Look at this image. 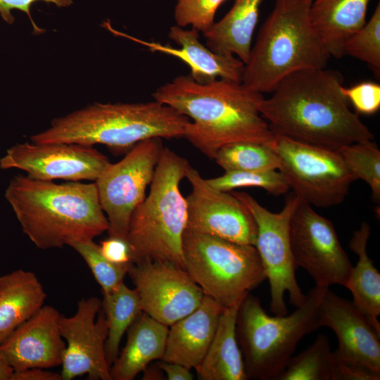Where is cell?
Masks as SVG:
<instances>
[{
    "mask_svg": "<svg viewBox=\"0 0 380 380\" xmlns=\"http://www.w3.org/2000/svg\"><path fill=\"white\" fill-rule=\"evenodd\" d=\"M336 70L308 68L293 72L260 105V113L274 134L338 151L374 139L357 113L351 111Z\"/></svg>",
    "mask_w": 380,
    "mask_h": 380,
    "instance_id": "obj_1",
    "label": "cell"
},
{
    "mask_svg": "<svg viewBox=\"0 0 380 380\" xmlns=\"http://www.w3.org/2000/svg\"><path fill=\"white\" fill-rule=\"evenodd\" d=\"M154 100L191 118L184 138L207 157L237 141L270 145L274 134L260 113L264 97L243 84L227 79L208 83L179 75L158 87Z\"/></svg>",
    "mask_w": 380,
    "mask_h": 380,
    "instance_id": "obj_2",
    "label": "cell"
},
{
    "mask_svg": "<svg viewBox=\"0 0 380 380\" xmlns=\"http://www.w3.org/2000/svg\"><path fill=\"white\" fill-rule=\"evenodd\" d=\"M22 230L42 250L94 240L108 230L96 183L14 176L5 191Z\"/></svg>",
    "mask_w": 380,
    "mask_h": 380,
    "instance_id": "obj_3",
    "label": "cell"
},
{
    "mask_svg": "<svg viewBox=\"0 0 380 380\" xmlns=\"http://www.w3.org/2000/svg\"><path fill=\"white\" fill-rule=\"evenodd\" d=\"M190 119L154 100L146 103H96L53 120L30 137L34 143L103 144L131 149L150 138L183 137Z\"/></svg>",
    "mask_w": 380,
    "mask_h": 380,
    "instance_id": "obj_4",
    "label": "cell"
},
{
    "mask_svg": "<svg viewBox=\"0 0 380 380\" xmlns=\"http://www.w3.org/2000/svg\"><path fill=\"white\" fill-rule=\"evenodd\" d=\"M312 0H276L262 25L241 82L262 93L272 92L289 75L325 68L330 55L310 20Z\"/></svg>",
    "mask_w": 380,
    "mask_h": 380,
    "instance_id": "obj_5",
    "label": "cell"
},
{
    "mask_svg": "<svg viewBox=\"0 0 380 380\" xmlns=\"http://www.w3.org/2000/svg\"><path fill=\"white\" fill-rule=\"evenodd\" d=\"M190 165L186 158L163 148L149 194L129 221L127 241L133 263L160 260L184 269L182 239L187 205L179 186Z\"/></svg>",
    "mask_w": 380,
    "mask_h": 380,
    "instance_id": "obj_6",
    "label": "cell"
},
{
    "mask_svg": "<svg viewBox=\"0 0 380 380\" xmlns=\"http://www.w3.org/2000/svg\"><path fill=\"white\" fill-rule=\"evenodd\" d=\"M327 288L315 286L291 315H269L258 298L248 293L238 310L236 332L248 377L277 380L299 341L320 328L319 308Z\"/></svg>",
    "mask_w": 380,
    "mask_h": 380,
    "instance_id": "obj_7",
    "label": "cell"
},
{
    "mask_svg": "<svg viewBox=\"0 0 380 380\" xmlns=\"http://www.w3.org/2000/svg\"><path fill=\"white\" fill-rule=\"evenodd\" d=\"M184 270L207 296L224 308L241 304L267 279L256 248L185 230Z\"/></svg>",
    "mask_w": 380,
    "mask_h": 380,
    "instance_id": "obj_8",
    "label": "cell"
},
{
    "mask_svg": "<svg viewBox=\"0 0 380 380\" xmlns=\"http://www.w3.org/2000/svg\"><path fill=\"white\" fill-rule=\"evenodd\" d=\"M270 146L278 158V170L301 201L327 208L345 200L355 179L338 151L277 134Z\"/></svg>",
    "mask_w": 380,
    "mask_h": 380,
    "instance_id": "obj_9",
    "label": "cell"
},
{
    "mask_svg": "<svg viewBox=\"0 0 380 380\" xmlns=\"http://www.w3.org/2000/svg\"><path fill=\"white\" fill-rule=\"evenodd\" d=\"M250 210L258 228L255 247L260 258L270 289V310L274 315H285L284 295L296 308L306 298L296 278V268L290 241V222L301 201L293 192L287 195L282 210L273 213L261 205L246 192L232 191Z\"/></svg>",
    "mask_w": 380,
    "mask_h": 380,
    "instance_id": "obj_10",
    "label": "cell"
},
{
    "mask_svg": "<svg viewBox=\"0 0 380 380\" xmlns=\"http://www.w3.org/2000/svg\"><path fill=\"white\" fill-rule=\"evenodd\" d=\"M163 148L160 138L141 141L95 181L109 236L127 240L132 215L146 197Z\"/></svg>",
    "mask_w": 380,
    "mask_h": 380,
    "instance_id": "obj_11",
    "label": "cell"
},
{
    "mask_svg": "<svg viewBox=\"0 0 380 380\" xmlns=\"http://www.w3.org/2000/svg\"><path fill=\"white\" fill-rule=\"evenodd\" d=\"M290 241L296 267L303 268L315 286H346L353 266L334 224L303 201L291 219Z\"/></svg>",
    "mask_w": 380,
    "mask_h": 380,
    "instance_id": "obj_12",
    "label": "cell"
},
{
    "mask_svg": "<svg viewBox=\"0 0 380 380\" xmlns=\"http://www.w3.org/2000/svg\"><path fill=\"white\" fill-rule=\"evenodd\" d=\"M186 178L192 188L186 198V230L255 246L257 224L242 201L232 193L212 188L191 165Z\"/></svg>",
    "mask_w": 380,
    "mask_h": 380,
    "instance_id": "obj_13",
    "label": "cell"
},
{
    "mask_svg": "<svg viewBox=\"0 0 380 380\" xmlns=\"http://www.w3.org/2000/svg\"><path fill=\"white\" fill-rule=\"evenodd\" d=\"M110 163L93 146L61 142L17 144L0 158L2 170H21L46 181H96Z\"/></svg>",
    "mask_w": 380,
    "mask_h": 380,
    "instance_id": "obj_14",
    "label": "cell"
},
{
    "mask_svg": "<svg viewBox=\"0 0 380 380\" xmlns=\"http://www.w3.org/2000/svg\"><path fill=\"white\" fill-rule=\"evenodd\" d=\"M128 274L142 312L168 327L196 309L205 296L184 269L169 262L133 263Z\"/></svg>",
    "mask_w": 380,
    "mask_h": 380,
    "instance_id": "obj_15",
    "label": "cell"
},
{
    "mask_svg": "<svg viewBox=\"0 0 380 380\" xmlns=\"http://www.w3.org/2000/svg\"><path fill=\"white\" fill-rule=\"evenodd\" d=\"M58 326L65 341L62 380L87 375L90 380H112L106 355L108 322L96 297L82 298L75 314L60 315Z\"/></svg>",
    "mask_w": 380,
    "mask_h": 380,
    "instance_id": "obj_16",
    "label": "cell"
},
{
    "mask_svg": "<svg viewBox=\"0 0 380 380\" xmlns=\"http://www.w3.org/2000/svg\"><path fill=\"white\" fill-rule=\"evenodd\" d=\"M320 327L331 329L338 347L335 359L380 374V331L350 301L327 288L319 308Z\"/></svg>",
    "mask_w": 380,
    "mask_h": 380,
    "instance_id": "obj_17",
    "label": "cell"
},
{
    "mask_svg": "<svg viewBox=\"0 0 380 380\" xmlns=\"http://www.w3.org/2000/svg\"><path fill=\"white\" fill-rule=\"evenodd\" d=\"M59 312L44 305L0 344V357L13 371L61 365L65 343Z\"/></svg>",
    "mask_w": 380,
    "mask_h": 380,
    "instance_id": "obj_18",
    "label": "cell"
},
{
    "mask_svg": "<svg viewBox=\"0 0 380 380\" xmlns=\"http://www.w3.org/2000/svg\"><path fill=\"white\" fill-rule=\"evenodd\" d=\"M105 27L116 35L122 36L137 42L152 52H159L176 57L184 62L190 69L189 75L196 82L204 84L217 79H227L241 82L244 63L232 55L215 53L199 40V32L177 25L170 27L169 38L178 47L163 44L156 42H147L129 36L113 29L109 23Z\"/></svg>",
    "mask_w": 380,
    "mask_h": 380,
    "instance_id": "obj_19",
    "label": "cell"
},
{
    "mask_svg": "<svg viewBox=\"0 0 380 380\" xmlns=\"http://www.w3.org/2000/svg\"><path fill=\"white\" fill-rule=\"evenodd\" d=\"M224 309L204 296L196 309L169 327L161 360L196 369L211 344Z\"/></svg>",
    "mask_w": 380,
    "mask_h": 380,
    "instance_id": "obj_20",
    "label": "cell"
},
{
    "mask_svg": "<svg viewBox=\"0 0 380 380\" xmlns=\"http://www.w3.org/2000/svg\"><path fill=\"white\" fill-rule=\"evenodd\" d=\"M169 327L142 312L127 330V342L110 367L112 380H132L165 353Z\"/></svg>",
    "mask_w": 380,
    "mask_h": 380,
    "instance_id": "obj_21",
    "label": "cell"
},
{
    "mask_svg": "<svg viewBox=\"0 0 380 380\" xmlns=\"http://www.w3.org/2000/svg\"><path fill=\"white\" fill-rule=\"evenodd\" d=\"M371 0H312V25L330 56L341 58L348 39L366 23Z\"/></svg>",
    "mask_w": 380,
    "mask_h": 380,
    "instance_id": "obj_22",
    "label": "cell"
},
{
    "mask_svg": "<svg viewBox=\"0 0 380 380\" xmlns=\"http://www.w3.org/2000/svg\"><path fill=\"white\" fill-rule=\"evenodd\" d=\"M46 298L32 272L19 269L0 277V344L44 306Z\"/></svg>",
    "mask_w": 380,
    "mask_h": 380,
    "instance_id": "obj_23",
    "label": "cell"
},
{
    "mask_svg": "<svg viewBox=\"0 0 380 380\" xmlns=\"http://www.w3.org/2000/svg\"><path fill=\"white\" fill-rule=\"evenodd\" d=\"M263 0H235L225 15L203 34L206 46L220 54L232 55L246 64Z\"/></svg>",
    "mask_w": 380,
    "mask_h": 380,
    "instance_id": "obj_24",
    "label": "cell"
},
{
    "mask_svg": "<svg viewBox=\"0 0 380 380\" xmlns=\"http://www.w3.org/2000/svg\"><path fill=\"white\" fill-rule=\"evenodd\" d=\"M240 305L225 308L222 314L211 344L203 361L196 369L200 379H248L236 332Z\"/></svg>",
    "mask_w": 380,
    "mask_h": 380,
    "instance_id": "obj_25",
    "label": "cell"
},
{
    "mask_svg": "<svg viewBox=\"0 0 380 380\" xmlns=\"http://www.w3.org/2000/svg\"><path fill=\"white\" fill-rule=\"evenodd\" d=\"M370 232L369 225L365 222L353 232L349 247L358 260L345 286L353 295V304L380 331V274L367 252Z\"/></svg>",
    "mask_w": 380,
    "mask_h": 380,
    "instance_id": "obj_26",
    "label": "cell"
},
{
    "mask_svg": "<svg viewBox=\"0 0 380 380\" xmlns=\"http://www.w3.org/2000/svg\"><path fill=\"white\" fill-rule=\"evenodd\" d=\"M101 310L108 322L106 355L110 367L120 353L122 338L142 310L137 291L123 281L109 293H103Z\"/></svg>",
    "mask_w": 380,
    "mask_h": 380,
    "instance_id": "obj_27",
    "label": "cell"
},
{
    "mask_svg": "<svg viewBox=\"0 0 380 380\" xmlns=\"http://www.w3.org/2000/svg\"><path fill=\"white\" fill-rule=\"evenodd\" d=\"M335 366L328 338L319 334L311 346L290 359L277 380H334Z\"/></svg>",
    "mask_w": 380,
    "mask_h": 380,
    "instance_id": "obj_28",
    "label": "cell"
},
{
    "mask_svg": "<svg viewBox=\"0 0 380 380\" xmlns=\"http://www.w3.org/2000/svg\"><path fill=\"white\" fill-rule=\"evenodd\" d=\"M224 171H267L278 170L279 160L267 144L237 141L220 148L215 156Z\"/></svg>",
    "mask_w": 380,
    "mask_h": 380,
    "instance_id": "obj_29",
    "label": "cell"
},
{
    "mask_svg": "<svg viewBox=\"0 0 380 380\" xmlns=\"http://www.w3.org/2000/svg\"><path fill=\"white\" fill-rule=\"evenodd\" d=\"M355 180L362 179L371 190L375 203L380 201V150L372 141L356 142L338 150Z\"/></svg>",
    "mask_w": 380,
    "mask_h": 380,
    "instance_id": "obj_30",
    "label": "cell"
},
{
    "mask_svg": "<svg viewBox=\"0 0 380 380\" xmlns=\"http://www.w3.org/2000/svg\"><path fill=\"white\" fill-rule=\"evenodd\" d=\"M213 189L232 191L241 187H259L269 194L279 196L286 194L290 188L283 175L277 170L267 171H224V175L206 179Z\"/></svg>",
    "mask_w": 380,
    "mask_h": 380,
    "instance_id": "obj_31",
    "label": "cell"
},
{
    "mask_svg": "<svg viewBox=\"0 0 380 380\" xmlns=\"http://www.w3.org/2000/svg\"><path fill=\"white\" fill-rule=\"evenodd\" d=\"M70 246L84 259L103 293H109L122 283L132 265L111 262L103 255L99 245L94 240L75 242Z\"/></svg>",
    "mask_w": 380,
    "mask_h": 380,
    "instance_id": "obj_32",
    "label": "cell"
},
{
    "mask_svg": "<svg viewBox=\"0 0 380 380\" xmlns=\"http://www.w3.org/2000/svg\"><path fill=\"white\" fill-rule=\"evenodd\" d=\"M343 56L360 60L380 72V4L368 21L346 42Z\"/></svg>",
    "mask_w": 380,
    "mask_h": 380,
    "instance_id": "obj_33",
    "label": "cell"
},
{
    "mask_svg": "<svg viewBox=\"0 0 380 380\" xmlns=\"http://www.w3.org/2000/svg\"><path fill=\"white\" fill-rule=\"evenodd\" d=\"M226 0H175L174 18L176 25L191 26L204 34L214 24L217 10Z\"/></svg>",
    "mask_w": 380,
    "mask_h": 380,
    "instance_id": "obj_34",
    "label": "cell"
},
{
    "mask_svg": "<svg viewBox=\"0 0 380 380\" xmlns=\"http://www.w3.org/2000/svg\"><path fill=\"white\" fill-rule=\"evenodd\" d=\"M341 91L357 113L372 115L380 108V85L372 82H363Z\"/></svg>",
    "mask_w": 380,
    "mask_h": 380,
    "instance_id": "obj_35",
    "label": "cell"
},
{
    "mask_svg": "<svg viewBox=\"0 0 380 380\" xmlns=\"http://www.w3.org/2000/svg\"><path fill=\"white\" fill-rule=\"evenodd\" d=\"M99 247L103 255L111 262L133 264L132 251L126 239L109 236L101 241Z\"/></svg>",
    "mask_w": 380,
    "mask_h": 380,
    "instance_id": "obj_36",
    "label": "cell"
},
{
    "mask_svg": "<svg viewBox=\"0 0 380 380\" xmlns=\"http://www.w3.org/2000/svg\"><path fill=\"white\" fill-rule=\"evenodd\" d=\"M37 1L53 3L59 7L68 6L72 4V0H0V15L6 23L12 24L14 21V17L11 14V11L13 9L20 10L28 15L34 31L42 32V30L35 25L30 14L31 6Z\"/></svg>",
    "mask_w": 380,
    "mask_h": 380,
    "instance_id": "obj_37",
    "label": "cell"
},
{
    "mask_svg": "<svg viewBox=\"0 0 380 380\" xmlns=\"http://www.w3.org/2000/svg\"><path fill=\"white\" fill-rule=\"evenodd\" d=\"M336 360V359H335ZM380 374L360 366L336 360L334 380H379Z\"/></svg>",
    "mask_w": 380,
    "mask_h": 380,
    "instance_id": "obj_38",
    "label": "cell"
},
{
    "mask_svg": "<svg viewBox=\"0 0 380 380\" xmlns=\"http://www.w3.org/2000/svg\"><path fill=\"white\" fill-rule=\"evenodd\" d=\"M11 380H62L61 374L43 368H30L14 371Z\"/></svg>",
    "mask_w": 380,
    "mask_h": 380,
    "instance_id": "obj_39",
    "label": "cell"
},
{
    "mask_svg": "<svg viewBox=\"0 0 380 380\" xmlns=\"http://www.w3.org/2000/svg\"><path fill=\"white\" fill-rule=\"evenodd\" d=\"M158 367L166 374L169 380H192L193 374L190 369L177 363L162 361Z\"/></svg>",
    "mask_w": 380,
    "mask_h": 380,
    "instance_id": "obj_40",
    "label": "cell"
},
{
    "mask_svg": "<svg viewBox=\"0 0 380 380\" xmlns=\"http://www.w3.org/2000/svg\"><path fill=\"white\" fill-rule=\"evenodd\" d=\"M13 369L0 357V380H11Z\"/></svg>",
    "mask_w": 380,
    "mask_h": 380,
    "instance_id": "obj_41",
    "label": "cell"
}]
</instances>
